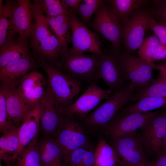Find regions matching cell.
I'll list each match as a JSON object with an SVG mask.
<instances>
[{
    "mask_svg": "<svg viewBox=\"0 0 166 166\" xmlns=\"http://www.w3.org/2000/svg\"><path fill=\"white\" fill-rule=\"evenodd\" d=\"M33 16L35 23L29 38L30 45L41 60L46 59L57 66L66 53L57 37L50 31L46 17L35 2L33 4Z\"/></svg>",
    "mask_w": 166,
    "mask_h": 166,
    "instance_id": "1",
    "label": "cell"
},
{
    "mask_svg": "<svg viewBox=\"0 0 166 166\" xmlns=\"http://www.w3.org/2000/svg\"><path fill=\"white\" fill-rule=\"evenodd\" d=\"M48 77V87L55 99L58 110L69 105L80 92V81L66 75L53 65L42 61Z\"/></svg>",
    "mask_w": 166,
    "mask_h": 166,
    "instance_id": "2",
    "label": "cell"
},
{
    "mask_svg": "<svg viewBox=\"0 0 166 166\" xmlns=\"http://www.w3.org/2000/svg\"><path fill=\"white\" fill-rule=\"evenodd\" d=\"M100 56L93 54H75L69 52L60 60L57 66L67 75L90 84L100 79L99 67Z\"/></svg>",
    "mask_w": 166,
    "mask_h": 166,
    "instance_id": "3",
    "label": "cell"
},
{
    "mask_svg": "<svg viewBox=\"0 0 166 166\" xmlns=\"http://www.w3.org/2000/svg\"><path fill=\"white\" fill-rule=\"evenodd\" d=\"M136 92L130 82L114 92L102 104L84 119L88 125L94 127L108 126L117 113L131 101Z\"/></svg>",
    "mask_w": 166,
    "mask_h": 166,
    "instance_id": "4",
    "label": "cell"
},
{
    "mask_svg": "<svg viewBox=\"0 0 166 166\" xmlns=\"http://www.w3.org/2000/svg\"><path fill=\"white\" fill-rule=\"evenodd\" d=\"M152 17L150 13L140 9L121 23V42L125 49V52L130 53L139 49Z\"/></svg>",
    "mask_w": 166,
    "mask_h": 166,
    "instance_id": "5",
    "label": "cell"
},
{
    "mask_svg": "<svg viewBox=\"0 0 166 166\" xmlns=\"http://www.w3.org/2000/svg\"><path fill=\"white\" fill-rule=\"evenodd\" d=\"M121 52L114 49L100 56L99 67L100 79L113 93L128 83L129 81Z\"/></svg>",
    "mask_w": 166,
    "mask_h": 166,
    "instance_id": "6",
    "label": "cell"
},
{
    "mask_svg": "<svg viewBox=\"0 0 166 166\" xmlns=\"http://www.w3.org/2000/svg\"><path fill=\"white\" fill-rule=\"evenodd\" d=\"M119 166H139L146 161L143 144L136 132L113 139Z\"/></svg>",
    "mask_w": 166,
    "mask_h": 166,
    "instance_id": "7",
    "label": "cell"
},
{
    "mask_svg": "<svg viewBox=\"0 0 166 166\" xmlns=\"http://www.w3.org/2000/svg\"><path fill=\"white\" fill-rule=\"evenodd\" d=\"M63 117L56 132L55 138L61 147L63 159L66 164L73 152L86 148L87 139L80 124L72 117Z\"/></svg>",
    "mask_w": 166,
    "mask_h": 166,
    "instance_id": "8",
    "label": "cell"
},
{
    "mask_svg": "<svg viewBox=\"0 0 166 166\" xmlns=\"http://www.w3.org/2000/svg\"><path fill=\"white\" fill-rule=\"evenodd\" d=\"M67 15L72 44L69 52L75 54L88 52L99 56L103 54L104 52L101 49V42L98 35L89 29L76 14Z\"/></svg>",
    "mask_w": 166,
    "mask_h": 166,
    "instance_id": "9",
    "label": "cell"
},
{
    "mask_svg": "<svg viewBox=\"0 0 166 166\" xmlns=\"http://www.w3.org/2000/svg\"><path fill=\"white\" fill-rule=\"evenodd\" d=\"M113 93L109 89H103L96 84H90L74 102L58 111L62 116L84 119L101 101L107 99Z\"/></svg>",
    "mask_w": 166,
    "mask_h": 166,
    "instance_id": "10",
    "label": "cell"
},
{
    "mask_svg": "<svg viewBox=\"0 0 166 166\" xmlns=\"http://www.w3.org/2000/svg\"><path fill=\"white\" fill-rule=\"evenodd\" d=\"M120 56L133 89L139 92L149 85L154 80L153 69L156 64H152L144 60L125 52L120 53Z\"/></svg>",
    "mask_w": 166,
    "mask_h": 166,
    "instance_id": "11",
    "label": "cell"
},
{
    "mask_svg": "<svg viewBox=\"0 0 166 166\" xmlns=\"http://www.w3.org/2000/svg\"><path fill=\"white\" fill-rule=\"evenodd\" d=\"M91 25L111 43L113 49L121 51V24L110 6L104 4L98 9Z\"/></svg>",
    "mask_w": 166,
    "mask_h": 166,
    "instance_id": "12",
    "label": "cell"
},
{
    "mask_svg": "<svg viewBox=\"0 0 166 166\" xmlns=\"http://www.w3.org/2000/svg\"><path fill=\"white\" fill-rule=\"evenodd\" d=\"M147 113L122 114L118 112L108 124V133L112 139L136 132L152 117L164 109Z\"/></svg>",
    "mask_w": 166,
    "mask_h": 166,
    "instance_id": "13",
    "label": "cell"
},
{
    "mask_svg": "<svg viewBox=\"0 0 166 166\" xmlns=\"http://www.w3.org/2000/svg\"><path fill=\"white\" fill-rule=\"evenodd\" d=\"M166 108L151 118L140 128V137L143 145L158 155L166 135Z\"/></svg>",
    "mask_w": 166,
    "mask_h": 166,
    "instance_id": "14",
    "label": "cell"
},
{
    "mask_svg": "<svg viewBox=\"0 0 166 166\" xmlns=\"http://www.w3.org/2000/svg\"><path fill=\"white\" fill-rule=\"evenodd\" d=\"M46 82L42 75L34 71L22 79L16 90L25 102L33 109L40 102L46 91Z\"/></svg>",
    "mask_w": 166,
    "mask_h": 166,
    "instance_id": "15",
    "label": "cell"
},
{
    "mask_svg": "<svg viewBox=\"0 0 166 166\" xmlns=\"http://www.w3.org/2000/svg\"><path fill=\"white\" fill-rule=\"evenodd\" d=\"M33 4L30 0H18V4L13 14L10 27V37L19 34L22 42L29 38L33 25L32 23Z\"/></svg>",
    "mask_w": 166,
    "mask_h": 166,
    "instance_id": "16",
    "label": "cell"
},
{
    "mask_svg": "<svg viewBox=\"0 0 166 166\" xmlns=\"http://www.w3.org/2000/svg\"><path fill=\"white\" fill-rule=\"evenodd\" d=\"M40 102L41 107L40 129L44 135L55 138L63 117L58 111L54 97L48 87Z\"/></svg>",
    "mask_w": 166,
    "mask_h": 166,
    "instance_id": "17",
    "label": "cell"
},
{
    "mask_svg": "<svg viewBox=\"0 0 166 166\" xmlns=\"http://www.w3.org/2000/svg\"><path fill=\"white\" fill-rule=\"evenodd\" d=\"M36 66L30 55L11 62L0 69V80L3 84L17 88L22 78Z\"/></svg>",
    "mask_w": 166,
    "mask_h": 166,
    "instance_id": "18",
    "label": "cell"
},
{
    "mask_svg": "<svg viewBox=\"0 0 166 166\" xmlns=\"http://www.w3.org/2000/svg\"><path fill=\"white\" fill-rule=\"evenodd\" d=\"M41 115V107L39 102L25 116L22 125L18 127L20 145L16 153L15 160L22 149L37 137L40 129Z\"/></svg>",
    "mask_w": 166,
    "mask_h": 166,
    "instance_id": "19",
    "label": "cell"
},
{
    "mask_svg": "<svg viewBox=\"0 0 166 166\" xmlns=\"http://www.w3.org/2000/svg\"><path fill=\"white\" fill-rule=\"evenodd\" d=\"M5 96L7 111L11 120L18 126L24 118L32 109L23 101L16 90V88L2 83L1 87Z\"/></svg>",
    "mask_w": 166,
    "mask_h": 166,
    "instance_id": "20",
    "label": "cell"
},
{
    "mask_svg": "<svg viewBox=\"0 0 166 166\" xmlns=\"http://www.w3.org/2000/svg\"><path fill=\"white\" fill-rule=\"evenodd\" d=\"M41 166H49L61 163L63 157L62 148L56 139L50 136L44 135L38 141Z\"/></svg>",
    "mask_w": 166,
    "mask_h": 166,
    "instance_id": "21",
    "label": "cell"
},
{
    "mask_svg": "<svg viewBox=\"0 0 166 166\" xmlns=\"http://www.w3.org/2000/svg\"><path fill=\"white\" fill-rule=\"evenodd\" d=\"M29 55L27 42H22L20 38L17 39L13 38L0 47V69Z\"/></svg>",
    "mask_w": 166,
    "mask_h": 166,
    "instance_id": "22",
    "label": "cell"
},
{
    "mask_svg": "<svg viewBox=\"0 0 166 166\" xmlns=\"http://www.w3.org/2000/svg\"><path fill=\"white\" fill-rule=\"evenodd\" d=\"M46 17L47 22L55 33L66 53L69 52V43L71 40L69 17L66 14Z\"/></svg>",
    "mask_w": 166,
    "mask_h": 166,
    "instance_id": "23",
    "label": "cell"
},
{
    "mask_svg": "<svg viewBox=\"0 0 166 166\" xmlns=\"http://www.w3.org/2000/svg\"><path fill=\"white\" fill-rule=\"evenodd\" d=\"M120 24L128 19L132 14L145 5L147 2L144 0H106Z\"/></svg>",
    "mask_w": 166,
    "mask_h": 166,
    "instance_id": "24",
    "label": "cell"
},
{
    "mask_svg": "<svg viewBox=\"0 0 166 166\" xmlns=\"http://www.w3.org/2000/svg\"><path fill=\"white\" fill-rule=\"evenodd\" d=\"M0 0V47L10 39V27L18 1L7 0L4 5Z\"/></svg>",
    "mask_w": 166,
    "mask_h": 166,
    "instance_id": "25",
    "label": "cell"
},
{
    "mask_svg": "<svg viewBox=\"0 0 166 166\" xmlns=\"http://www.w3.org/2000/svg\"><path fill=\"white\" fill-rule=\"evenodd\" d=\"M166 107V97H146L137 101L135 104L119 111L122 114L133 113H147L161 108Z\"/></svg>",
    "mask_w": 166,
    "mask_h": 166,
    "instance_id": "26",
    "label": "cell"
},
{
    "mask_svg": "<svg viewBox=\"0 0 166 166\" xmlns=\"http://www.w3.org/2000/svg\"><path fill=\"white\" fill-rule=\"evenodd\" d=\"M94 154V166H115L117 163L115 150L102 137L99 139Z\"/></svg>",
    "mask_w": 166,
    "mask_h": 166,
    "instance_id": "27",
    "label": "cell"
},
{
    "mask_svg": "<svg viewBox=\"0 0 166 166\" xmlns=\"http://www.w3.org/2000/svg\"><path fill=\"white\" fill-rule=\"evenodd\" d=\"M13 162L14 166H41L37 137L22 149Z\"/></svg>",
    "mask_w": 166,
    "mask_h": 166,
    "instance_id": "28",
    "label": "cell"
},
{
    "mask_svg": "<svg viewBox=\"0 0 166 166\" xmlns=\"http://www.w3.org/2000/svg\"><path fill=\"white\" fill-rule=\"evenodd\" d=\"M166 97V81L160 73L158 77L149 85L136 93L134 101L146 97Z\"/></svg>",
    "mask_w": 166,
    "mask_h": 166,
    "instance_id": "29",
    "label": "cell"
},
{
    "mask_svg": "<svg viewBox=\"0 0 166 166\" xmlns=\"http://www.w3.org/2000/svg\"><path fill=\"white\" fill-rule=\"evenodd\" d=\"M160 44L158 39L154 34L146 36L144 38L138 49L139 57L151 64L152 57Z\"/></svg>",
    "mask_w": 166,
    "mask_h": 166,
    "instance_id": "30",
    "label": "cell"
},
{
    "mask_svg": "<svg viewBox=\"0 0 166 166\" xmlns=\"http://www.w3.org/2000/svg\"><path fill=\"white\" fill-rule=\"evenodd\" d=\"M102 0H82L77 13L84 22H89L91 17L98 9L104 4Z\"/></svg>",
    "mask_w": 166,
    "mask_h": 166,
    "instance_id": "31",
    "label": "cell"
},
{
    "mask_svg": "<svg viewBox=\"0 0 166 166\" xmlns=\"http://www.w3.org/2000/svg\"><path fill=\"white\" fill-rule=\"evenodd\" d=\"M35 2L47 18L67 14L60 0H36Z\"/></svg>",
    "mask_w": 166,
    "mask_h": 166,
    "instance_id": "32",
    "label": "cell"
},
{
    "mask_svg": "<svg viewBox=\"0 0 166 166\" xmlns=\"http://www.w3.org/2000/svg\"><path fill=\"white\" fill-rule=\"evenodd\" d=\"M15 126L8 115L6 108L5 94L2 88L0 89V132L4 133Z\"/></svg>",
    "mask_w": 166,
    "mask_h": 166,
    "instance_id": "33",
    "label": "cell"
},
{
    "mask_svg": "<svg viewBox=\"0 0 166 166\" xmlns=\"http://www.w3.org/2000/svg\"><path fill=\"white\" fill-rule=\"evenodd\" d=\"M18 126H15L9 130L5 132L7 135V140L8 153L12 157L14 161L15 156L20 145L18 135Z\"/></svg>",
    "mask_w": 166,
    "mask_h": 166,
    "instance_id": "34",
    "label": "cell"
},
{
    "mask_svg": "<svg viewBox=\"0 0 166 166\" xmlns=\"http://www.w3.org/2000/svg\"><path fill=\"white\" fill-rule=\"evenodd\" d=\"M86 148H78L72 152L66 164L68 166H90L86 153Z\"/></svg>",
    "mask_w": 166,
    "mask_h": 166,
    "instance_id": "35",
    "label": "cell"
},
{
    "mask_svg": "<svg viewBox=\"0 0 166 166\" xmlns=\"http://www.w3.org/2000/svg\"><path fill=\"white\" fill-rule=\"evenodd\" d=\"M152 1L155 6L151 14L157 22L166 25V0Z\"/></svg>",
    "mask_w": 166,
    "mask_h": 166,
    "instance_id": "36",
    "label": "cell"
},
{
    "mask_svg": "<svg viewBox=\"0 0 166 166\" xmlns=\"http://www.w3.org/2000/svg\"><path fill=\"white\" fill-rule=\"evenodd\" d=\"M148 30L153 32L160 44L166 45V25L158 23L152 17Z\"/></svg>",
    "mask_w": 166,
    "mask_h": 166,
    "instance_id": "37",
    "label": "cell"
},
{
    "mask_svg": "<svg viewBox=\"0 0 166 166\" xmlns=\"http://www.w3.org/2000/svg\"><path fill=\"white\" fill-rule=\"evenodd\" d=\"M82 0H61L63 6L66 10L67 14H75L77 12Z\"/></svg>",
    "mask_w": 166,
    "mask_h": 166,
    "instance_id": "38",
    "label": "cell"
},
{
    "mask_svg": "<svg viewBox=\"0 0 166 166\" xmlns=\"http://www.w3.org/2000/svg\"><path fill=\"white\" fill-rule=\"evenodd\" d=\"M166 59V45L160 44L155 50L151 60L152 64L158 61Z\"/></svg>",
    "mask_w": 166,
    "mask_h": 166,
    "instance_id": "39",
    "label": "cell"
},
{
    "mask_svg": "<svg viewBox=\"0 0 166 166\" xmlns=\"http://www.w3.org/2000/svg\"><path fill=\"white\" fill-rule=\"evenodd\" d=\"M154 163L155 166H166V153L159 155Z\"/></svg>",
    "mask_w": 166,
    "mask_h": 166,
    "instance_id": "40",
    "label": "cell"
},
{
    "mask_svg": "<svg viewBox=\"0 0 166 166\" xmlns=\"http://www.w3.org/2000/svg\"><path fill=\"white\" fill-rule=\"evenodd\" d=\"M160 64L156 65V69H161L166 70V59L164 60Z\"/></svg>",
    "mask_w": 166,
    "mask_h": 166,
    "instance_id": "41",
    "label": "cell"
},
{
    "mask_svg": "<svg viewBox=\"0 0 166 166\" xmlns=\"http://www.w3.org/2000/svg\"><path fill=\"white\" fill-rule=\"evenodd\" d=\"M166 153V135L163 140L161 151L159 154Z\"/></svg>",
    "mask_w": 166,
    "mask_h": 166,
    "instance_id": "42",
    "label": "cell"
},
{
    "mask_svg": "<svg viewBox=\"0 0 166 166\" xmlns=\"http://www.w3.org/2000/svg\"><path fill=\"white\" fill-rule=\"evenodd\" d=\"M157 70L160 71V73L166 81V70L161 69H159Z\"/></svg>",
    "mask_w": 166,
    "mask_h": 166,
    "instance_id": "43",
    "label": "cell"
},
{
    "mask_svg": "<svg viewBox=\"0 0 166 166\" xmlns=\"http://www.w3.org/2000/svg\"><path fill=\"white\" fill-rule=\"evenodd\" d=\"M145 166H155L154 163L147 162Z\"/></svg>",
    "mask_w": 166,
    "mask_h": 166,
    "instance_id": "44",
    "label": "cell"
},
{
    "mask_svg": "<svg viewBox=\"0 0 166 166\" xmlns=\"http://www.w3.org/2000/svg\"><path fill=\"white\" fill-rule=\"evenodd\" d=\"M61 163H57L53 164L49 166H62L61 165Z\"/></svg>",
    "mask_w": 166,
    "mask_h": 166,
    "instance_id": "45",
    "label": "cell"
},
{
    "mask_svg": "<svg viewBox=\"0 0 166 166\" xmlns=\"http://www.w3.org/2000/svg\"><path fill=\"white\" fill-rule=\"evenodd\" d=\"M146 164V163L143 164L139 165V166H145Z\"/></svg>",
    "mask_w": 166,
    "mask_h": 166,
    "instance_id": "46",
    "label": "cell"
}]
</instances>
